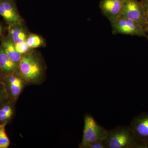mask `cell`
I'll return each mask as SVG.
<instances>
[{
	"label": "cell",
	"instance_id": "obj_9",
	"mask_svg": "<svg viewBox=\"0 0 148 148\" xmlns=\"http://www.w3.org/2000/svg\"><path fill=\"white\" fill-rule=\"evenodd\" d=\"M124 0H101L100 8L102 13L113 22L121 16Z\"/></svg>",
	"mask_w": 148,
	"mask_h": 148
},
{
	"label": "cell",
	"instance_id": "obj_10",
	"mask_svg": "<svg viewBox=\"0 0 148 148\" xmlns=\"http://www.w3.org/2000/svg\"><path fill=\"white\" fill-rule=\"evenodd\" d=\"M8 36L15 44L26 42L29 34L24 22L8 27Z\"/></svg>",
	"mask_w": 148,
	"mask_h": 148
},
{
	"label": "cell",
	"instance_id": "obj_11",
	"mask_svg": "<svg viewBox=\"0 0 148 148\" xmlns=\"http://www.w3.org/2000/svg\"><path fill=\"white\" fill-rule=\"evenodd\" d=\"M18 69V64L9 57L0 44V71L4 75H7L13 73Z\"/></svg>",
	"mask_w": 148,
	"mask_h": 148
},
{
	"label": "cell",
	"instance_id": "obj_17",
	"mask_svg": "<svg viewBox=\"0 0 148 148\" xmlns=\"http://www.w3.org/2000/svg\"><path fill=\"white\" fill-rule=\"evenodd\" d=\"M9 99L3 83H0V106Z\"/></svg>",
	"mask_w": 148,
	"mask_h": 148
},
{
	"label": "cell",
	"instance_id": "obj_3",
	"mask_svg": "<svg viewBox=\"0 0 148 148\" xmlns=\"http://www.w3.org/2000/svg\"><path fill=\"white\" fill-rule=\"evenodd\" d=\"M108 130L100 125L90 114L86 113L84 116V128L82 141L79 148H88V146L96 142L106 140Z\"/></svg>",
	"mask_w": 148,
	"mask_h": 148
},
{
	"label": "cell",
	"instance_id": "obj_8",
	"mask_svg": "<svg viewBox=\"0 0 148 148\" xmlns=\"http://www.w3.org/2000/svg\"><path fill=\"white\" fill-rule=\"evenodd\" d=\"M137 141L148 142V112L135 117L130 125Z\"/></svg>",
	"mask_w": 148,
	"mask_h": 148
},
{
	"label": "cell",
	"instance_id": "obj_16",
	"mask_svg": "<svg viewBox=\"0 0 148 148\" xmlns=\"http://www.w3.org/2000/svg\"><path fill=\"white\" fill-rule=\"evenodd\" d=\"M14 45H15V48H16L17 52L22 56L26 54L29 52L30 51L33 49L30 48L27 42L16 44H14Z\"/></svg>",
	"mask_w": 148,
	"mask_h": 148
},
{
	"label": "cell",
	"instance_id": "obj_12",
	"mask_svg": "<svg viewBox=\"0 0 148 148\" xmlns=\"http://www.w3.org/2000/svg\"><path fill=\"white\" fill-rule=\"evenodd\" d=\"M0 44L9 57L18 65L22 55L16 50L15 45L12 40L8 35H4L0 39Z\"/></svg>",
	"mask_w": 148,
	"mask_h": 148
},
{
	"label": "cell",
	"instance_id": "obj_21",
	"mask_svg": "<svg viewBox=\"0 0 148 148\" xmlns=\"http://www.w3.org/2000/svg\"><path fill=\"white\" fill-rule=\"evenodd\" d=\"M3 76L2 73L0 71V83H3Z\"/></svg>",
	"mask_w": 148,
	"mask_h": 148
},
{
	"label": "cell",
	"instance_id": "obj_5",
	"mask_svg": "<svg viewBox=\"0 0 148 148\" xmlns=\"http://www.w3.org/2000/svg\"><path fill=\"white\" fill-rule=\"evenodd\" d=\"M3 83L9 99L16 102L25 88L28 85L18 70L13 73L3 76Z\"/></svg>",
	"mask_w": 148,
	"mask_h": 148
},
{
	"label": "cell",
	"instance_id": "obj_18",
	"mask_svg": "<svg viewBox=\"0 0 148 148\" xmlns=\"http://www.w3.org/2000/svg\"><path fill=\"white\" fill-rule=\"evenodd\" d=\"M88 148H106L105 140L92 143L88 146Z\"/></svg>",
	"mask_w": 148,
	"mask_h": 148
},
{
	"label": "cell",
	"instance_id": "obj_2",
	"mask_svg": "<svg viewBox=\"0 0 148 148\" xmlns=\"http://www.w3.org/2000/svg\"><path fill=\"white\" fill-rule=\"evenodd\" d=\"M108 133L106 148H135L137 140L130 126L118 125Z\"/></svg>",
	"mask_w": 148,
	"mask_h": 148
},
{
	"label": "cell",
	"instance_id": "obj_14",
	"mask_svg": "<svg viewBox=\"0 0 148 148\" xmlns=\"http://www.w3.org/2000/svg\"><path fill=\"white\" fill-rule=\"evenodd\" d=\"M27 44L30 48L34 49L37 48L45 46V40L39 35L34 34H29L27 41Z\"/></svg>",
	"mask_w": 148,
	"mask_h": 148
},
{
	"label": "cell",
	"instance_id": "obj_15",
	"mask_svg": "<svg viewBox=\"0 0 148 148\" xmlns=\"http://www.w3.org/2000/svg\"><path fill=\"white\" fill-rule=\"evenodd\" d=\"M5 124H0V148H8L10 141L5 131Z\"/></svg>",
	"mask_w": 148,
	"mask_h": 148
},
{
	"label": "cell",
	"instance_id": "obj_4",
	"mask_svg": "<svg viewBox=\"0 0 148 148\" xmlns=\"http://www.w3.org/2000/svg\"><path fill=\"white\" fill-rule=\"evenodd\" d=\"M114 34H124L147 37L146 29L137 21L120 16L115 21L111 22Z\"/></svg>",
	"mask_w": 148,
	"mask_h": 148
},
{
	"label": "cell",
	"instance_id": "obj_7",
	"mask_svg": "<svg viewBox=\"0 0 148 148\" xmlns=\"http://www.w3.org/2000/svg\"><path fill=\"white\" fill-rule=\"evenodd\" d=\"M0 15L8 27L24 22L17 9L15 0H0Z\"/></svg>",
	"mask_w": 148,
	"mask_h": 148
},
{
	"label": "cell",
	"instance_id": "obj_1",
	"mask_svg": "<svg viewBox=\"0 0 148 148\" xmlns=\"http://www.w3.org/2000/svg\"><path fill=\"white\" fill-rule=\"evenodd\" d=\"M46 65L39 52L34 49L22 56L18 71L29 85L41 84L46 78Z\"/></svg>",
	"mask_w": 148,
	"mask_h": 148
},
{
	"label": "cell",
	"instance_id": "obj_6",
	"mask_svg": "<svg viewBox=\"0 0 148 148\" xmlns=\"http://www.w3.org/2000/svg\"><path fill=\"white\" fill-rule=\"evenodd\" d=\"M121 16L138 22L146 29L148 22L143 4L137 0H124Z\"/></svg>",
	"mask_w": 148,
	"mask_h": 148
},
{
	"label": "cell",
	"instance_id": "obj_19",
	"mask_svg": "<svg viewBox=\"0 0 148 148\" xmlns=\"http://www.w3.org/2000/svg\"><path fill=\"white\" fill-rule=\"evenodd\" d=\"M140 1L143 4L146 18L148 22V0H141Z\"/></svg>",
	"mask_w": 148,
	"mask_h": 148
},
{
	"label": "cell",
	"instance_id": "obj_22",
	"mask_svg": "<svg viewBox=\"0 0 148 148\" xmlns=\"http://www.w3.org/2000/svg\"><path fill=\"white\" fill-rule=\"evenodd\" d=\"M146 34H147V38L148 39V27L146 29Z\"/></svg>",
	"mask_w": 148,
	"mask_h": 148
},
{
	"label": "cell",
	"instance_id": "obj_13",
	"mask_svg": "<svg viewBox=\"0 0 148 148\" xmlns=\"http://www.w3.org/2000/svg\"><path fill=\"white\" fill-rule=\"evenodd\" d=\"M16 102L9 99L0 106V124L7 125L14 116Z\"/></svg>",
	"mask_w": 148,
	"mask_h": 148
},
{
	"label": "cell",
	"instance_id": "obj_20",
	"mask_svg": "<svg viewBox=\"0 0 148 148\" xmlns=\"http://www.w3.org/2000/svg\"><path fill=\"white\" fill-rule=\"evenodd\" d=\"M5 30V27H4L3 24L0 22V39L3 36H4V34Z\"/></svg>",
	"mask_w": 148,
	"mask_h": 148
}]
</instances>
